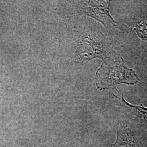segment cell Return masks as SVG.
<instances>
[{"mask_svg":"<svg viewBox=\"0 0 147 147\" xmlns=\"http://www.w3.org/2000/svg\"><path fill=\"white\" fill-rule=\"evenodd\" d=\"M140 82L135 71L128 68L121 57L103 61L95 75V84L98 89L105 90L119 84L134 85Z\"/></svg>","mask_w":147,"mask_h":147,"instance_id":"7a4b0ae2","label":"cell"},{"mask_svg":"<svg viewBox=\"0 0 147 147\" xmlns=\"http://www.w3.org/2000/svg\"><path fill=\"white\" fill-rule=\"evenodd\" d=\"M113 96L119 100L121 106L128 109L131 112L132 114L138 117L147 125V108L142 105H132L131 104H129L124 99L123 95H122L121 98L114 94Z\"/></svg>","mask_w":147,"mask_h":147,"instance_id":"5b68a950","label":"cell"},{"mask_svg":"<svg viewBox=\"0 0 147 147\" xmlns=\"http://www.w3.org/2000/svg\"><path fill=\"white\" fill-rule=\"evenodd\" d=\"M137 35L142 40H147V22L143 21L137 25L135 28Z\"/></svg>","mask_w":147,"mask_h":147,"instance_id":"8992f818","label":"cell"},{"mask_svg":"<svg viewBox=\"0 0 147 147\" xmlns=\"http://www.w3.org/2000/svg\"><path fill=\"white\" fill-rule=\"evenodd\" d=\"M76 53L82 62L95 58H101L103 61L112 58L103 37L94 33H86L79 38Z\"/></svg>","mask_w":147,"mask_h":147,"instance_id":"3957f363","label":"cell"},{"mask_svg":"<svg viewBox=\"0 0 147 147\" xmlns=\"http://www.w3.org/2000/svg\"><path fill=\"white\" fill-rule=\"evenodd\" d=\"M111 147H138L131 131L124 123H121L117 127L116 142Z\"/></svg>","mask_w":147,"mask_h":147,"instance_id":"277c9868","label":"cell"},{"mask_svg":"<svg viewBox=\"0 0 147 147\" xmlns=\"http://www.w3.org/2000/svg\"><path fill=\"white\" fill-rule=\"evenodd\" d=\"M110 5V1H64L59 2L56 10L65 15L89 16L110 31L117 22L111 16Z\"/></svg>","mask_w":147,"mask_h":147,"instance_id":"6da1fadb","label":"cell"}]
</instances>
